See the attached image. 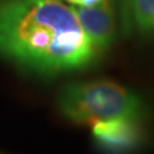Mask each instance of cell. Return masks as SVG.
<instances>
[{"instance_id":"1","label":"cell","mask_w":154,"mask_h":154,"mask_svg":"<svg viewBox=\"0 0 154 154\" xmlns=\"http://www.w3.org/2000/svg\"><path fill=\"white\" fill-rule=\"evenodd\" d=\"M72 6L60 0H0V56L42 77L81 70L97 60Z\"/></svg>"},{"instance_id":"2","label":"cell","mask_w":154,"mask_h":154,"mask_svg":"<svg viewBox=\"0 0 154 154\" xmlns=\"http://www.w3.org/2000/svg\"><path fill=\"white\" fill-rule=\"evenodd\" d=\"M57 107L66 119L80 125L113 119L143 120L145 113L136 94L110 80L67 85L58 94Z\"/></svg>"},{"instance_id":"3","label":"cell","mask_w":154,"mask_h":154,"mask_svg":"<svg viewBox=\"0 0 154 154\" xmlns=\"http://www.w3.org/2000/svg\"><path fill=\"white\" fill-rule=\"evenodd\" d=\"M93 139L103 154H134L143 146L142 120L113 119L93 125Z\"/></svg>"},{"instance_id":"4","label":"cell","mask_w":154,"mask_h":154,"mask_svg":"<svg viewBox=\"0 0 154 154\" xmlns=\"http://www.w3.org/2000/svg\"><path fill=\"white\" fill-rule=\"evenodd\" d=\"M78 21L88 38L99 50L106 49L116 38V21L109 0L90 7L72 6Z\"/></svg>"},{"instance_id":"5","label":"cell","mask_w":154,"mask_h":154,"mask_svg":"<svg viewBox=\"0 0 154 154\" xmlns=\"http://www.w3.org/2000/svg\"><path fill=\"white\" fill-rule=\"evenodd\" d=\"M126 4L136 28L144 33L154 32V0H126Z\"/></svg>"},{"instance_id":"6","label":"cell","mask_w":154,"mask_h":154,"mask_svg":"<svg viewBox=\"0 0 154 154\" xmlns=\"http://www.w3.org/2000/svg\"><path fill=\"white\" fill-rule=\"evenodd\" d=\"M74 6H81V7H90L100 4L103 0H67Z\"/></svg>"}]
</instances>
